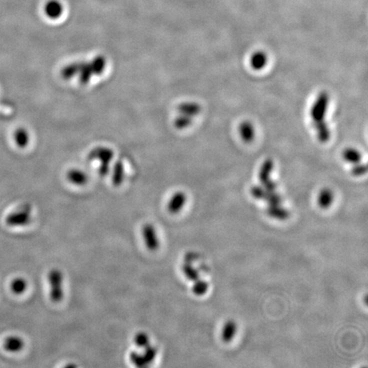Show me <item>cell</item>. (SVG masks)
I'll return each instance as SVG.
<instances>
[{"label":"cell","instance_id":"6da1fadb","mask_svg":"<svg viewBox=\"0 0 368 368\" xmlns=\"http://www.w3.org/2000/svg\"><path fill=\"white\" fill-rule=\"evenodd\" d=\"M50 292V296L53 302H60L64 299V274L58 268L50 271L48 274Z\"/></svg>","mask_w":368,"mask_h":368},{"label":"cell","instance_id":"7a4b0ae2","mask_svg":"<svg viewBox=\"0 0 368 368\" xmlns=\"http://www.w3.org/2000/svg\"><path fill=\"white\" fill-rule=\"evenodd\" d=\"M329 102V96L326 92H322L317 98L316 101L311 108L310 115L313 124L323 122Z\"/></svg>","mask_w":368,"mask_h":368},{"label":"cell","instance_id":"3957f363","mask_svg":"<svg viewBox=\"0 0 368 368\" xmlns=\"http://www.w3.org/2000/svg\"><path fill=\"white\" fill-rule=\"evenodd\" d=\"M273 161L271 160H267L262 164L258 174L259 180L261 182L265 190L271 191V192H274L277 188L276 182L272 181L270 178L271 172L273 170Z\"/></svg>","mask_w":368,"mask_h":368},{"label":"cell","instance_id":"277c9868","mask_svg":"<svg viewBox=\"0 0 368 368\" xmlns=\"http://www.w3.org/2000/svg\"><path fill=\"white\" fill-rule=\"evenodd\" d=\"M250 193L256 200H264L268 204H280L282 197L274 192L268 191L264 188L253 186L250 188Z\"/></svg>","mask_w":368,"mask_h":368},{"label":"cell","instance_id":"5b68a950","mask_svg":"<svg viewBox=\"0 0 368 368\" xmlns=\"http://www.w3.org/2000/svg\"><path fill=\"white\" fill-rule=\"evenodd\" d=\"M142 233L146 248L152 252L158 250L160 248V240L154 227L151 224H146L142 227Z\"/></svg>","mask_w":368,"mask_h":368},{"label":"cell","instance_id":"8992f818","mask_svg":"<svg viewBox=\"0 0 368 368\" xmlns=\"http://www.w3.org/2000/svg\"><path fill=\"white\" fill-rule=\"evenodd\" d=\"M31 222V214L30 210L28 209L18 210L16 212H12L6 216V224L10 227H20L28 224Z\"/></svg>","mask_w":368,"mask_h":368},{"label":"cell","instance_id":"52a82bcc","mask_svg":"<svg viewBox=\"0 0 368 368\" xmlns=\"http://www.w3.org/2000/svg\"><path fill=\"white\" fill-rule=\"evenodd\" d=\"M187 202V196L182 192H178L173 194L172 197L167 204V210L172 214H178L184 208Z\"/></svg>","mask_w":368,"mask_h":368},{"label":"cell","instance_id":"ba28073f","mask_svg":"<svg viewBox=\"0 0 368 368\" xmlns=\"http://www.w3.org/2000/svg\"><path fill=\"white\" fill-rule=\"evenodd\" d=\"M44 10L48 18L58 19L64 13V6L58 0H50L46 2Z\"/></svg>","mask_w":368,"mask_h":368},{"label":"cell","instance_id":"9c48e42d","mask_svg":"<svg viewBox=\"0 0 368 368\" xmlns=\"http://www.w3.org/2000/svg\"><path fill=\"white\" fill-rule=\"evenodd\" d=\"M24 341L20 336H10L4 341V348L9 352H19L24 347Z\"/></svg>","mask_w":368,"mask_h":368},{"label":"cell","instance_id":"30bf717a","mask_svg":"<svg viewBox=\"0 0 368 368\" xmlns=\"http://www.w3.org/2000/svg\"><path fill=\"white\" fill-rule=\"evenodd\" d=\"M266 212L270 218L282 221L286 220L290 216L289 210L280 206V204H270L266 210Z\"/></svg>","mask_w":368,"mask_h":368},{"label":"cell","instance_id":"8fae6325","mask_svg":"<svg viewBox=\"0 0 368 368\" xmlns=\"http://www.w3.org/2000/svg\"><path fill=\"white\" fill-rule=\"evenodd\" d=\"M332 202H334V194L331 190L324 188L320 192L317 198V203L320 208L328 209L331 206Z\"/></svg>","mask_w":368,"mask_h":368},{"label":"cell","instance_id":"7c38bea8","mask_svg":"<svg viewBox=\"0 0 368 368\" xmlns=\"http://www.w3.org/2000/svg\"><path fill=\"white\" fill-rule=\"evenodd\" d=\"M237 331V326L233 320L228 322L222 331V340L225 342H230L233 340Z\"/></svg>","mask_w":368,"mask_h":368},{"label":"cell","instance_id":"4fadbf2b","mask_svg":"<svg viewBox=\"0 0 368 368\" xmlns=\"http://www.w3.org/2000/svg\"><path fill=\"white\" fill-rule=\"evenodd\" d=\"M250 66L254 70H261L267 64V56L262 52H256L250 58Z\"/></svg>","mask_w":368,"mask_h":368},{"label":"cell","instance_id":"5bb4252c","mask_svg":"<svg viewBox=\"0 0 368 368\" xmlns=\"http://www.w3.org/2000/svg\"><path fill=\"white\" fill-rule=\"evenodd\" d=\"M66 178L68 181L74 185H84L87 182L88 178L86 174L80 170H71L68 173Z\"/></svg>","mask_w":368,"mask_h":368},{"label":"cell","instance_id":"9a60e30c","mask_svg":"<svg viewBox=\"0 0 368 368\" xmlns=\"http://www.w3.org/2000/svg\"><path fill=\"white\" fill-rule=\"evenodd\" d=\"M240 134L242 138L246 142L252 141L254 138V128L252 124L248 121H244L240 126Z\"/></svg>","mask_w":368,"mask_h":368},{"label":"cell","instance_id":"2e32d148","mask_svg":"<svg viewBox=\"0 0 368 368\" xmlns=\"http://www.w3.org/2000/svg\"><path fill=\"white\" fill-rule=\"evenodd\" d=\"M14 140L18 147L25 148L29 142L28 132L24 128H18L14 133Z\"/></svg>","mask_w":368,"mask_h":368},{"label":"cell","instance_id":"e0dca14e","mask_svg":"<svg viewBox=\"0 0 368 368\" xmlns=\"http://www.w3.org/2000/svg\"><path fill=\"white\" fill-rule=\"evenodd\" d=\"M314 126L316 128L317 132V136L319 140L322 142H326L329 140L330 138V130L328 128V124L325 121L320 122V123H314Z\"/></svg>","mask_w":368,"mask_h":368},{"label":"cell","instance_id":"ac0fdd59","mask_svg":"<svg viewBox=\"0 0 368 368\" xmlns=\"http://www.w3.org/2000/svg\"><path fill=\"white\" fill-rule=\"evenodd\" d=\"M179 111L182 114L186 115L188 117H192L194 115L198 114L200 112V106L198 104L194 102H190V104H182L179 106Z\"/></svg>","mask_w":368,"mask_h":368},{"label":"cell","instance_id":"d6986e66","mask_svg":"<svg viewBox=\"0 0 368 368\" xmlns=\"http://www.w3.org/2000/svg\"><path fill=\"white\" fill-rule=\"evenodd\" d=\"M28 288V282L23 278H16L10 283V289L12 292L16 295L22 294Z\"/></svg>","mask_w":368,"mask_h":368},{"label":"cell","instance_id":"ffe728a7","mask_svg":"<svg viewBox=\"0 0 368 368\" xmlns=\"http://www.w3.org/2000/svg\"><path fill=\"white\" fill-rule=\"evenodd\" d=\"M342 157L345 160L352 164H357L360 163V161L362 160V156L360 152L354 148H347L342 152Z\"/></svg>","mask_w":368,"mask_h":368},{"label":"cell","instance_id":"44dd1931","mask_svg":"<svg viewBox=\"0 0 368 368\" xmlns=\"http://www.w3.org/2000/svg\"><path fill=\"white\" fill-rule=\"evenodd\" d=\"M182 270L184 276L187 277L188 279L192 282H196L197 280L200 279V274L196 268L191 265L190 262H186L182 266Z\"/></svg>","mask_w":368,"mask_h":368},{"label":"cell","instance_id":"7402d4cb","mask_svg":"<svg viewBox=\"0 0 368 368\" xmlns=\"http://www.w3.org/2000/svg\"><path fill=\"white\" fill-rule=\"evenodd\" d=\"M208 288H209V286L206 282L198 279L194 282V284L192 288V292L196 296H203L206 294Z\"/></svg>","mask_w":368,"mask_h":368},{"label":"cell","instance_id":"603a6c76","mask_svg":"<svg viewBox=\"0 0 368 368\" xmlns=\"http://www.w3.org/2000/svg\"><path fill=\"white\" fill-rule=\"evenodd\" d=\"M130 362L136 366H138V368H145V366H148L147 362H146V360L144 359L142 354H139V353L135 352V351H132L130 353Z\"/></svg>","mask_w":368,"mask_h":368},{"label":"cell","instance_id":"cb8c5ba5","mask_svg":"<svg viewBox=\"0 0 368 368\" xmlns=\"http://www.w3.org/2000/svg\"><path fill=\"white\" fill-rule=\"evenodd\" d=\"M134 342L138 347L145 348L148 345H150V338L148 336L147 334L141 332L136 334L134 336Z\"/></svg>","mask_w":368,"mask_h":368},{"label":"cell","instance_id":"d4e9b609","mask_svg":"<svg viewBox=\"0 0 368 368\" xmlns=\"http://www.w3.org/2000/svg\"><path fill=\"white\" fill-rule=\"evenodd\" d=\"M156 354H157V348L152 345H148L147 347L144 348V359L146 360L148 364L150 365V363L152 362V360L156 359Z\"/></svg>","mask_w":368,"mask_h":368},{"label":"cell","instance_id":"484cf974","mask_svg":"<svg viewBox=\"0 0 368 368\" xmlns=\"http://www.w3.org/2000/svg\"><path fill=\"white\" fill-rule=\"evenodd\" d=\"M190 123H191V117L186 116V115L182 114L181 117H179L176 120V126L179 129L182 128H185V127L188 126Z\"/></svg>","mask_w":368,"mask_h":368},{"label":"cell","instance_id":"4316f807","mask_svg":"<svg viewBox=\"0 0 368 368\" xmlns=\"http://www.w3.org/2000/svg\"><path fill=\"white\" fill-rule=\"evenodd\" d=\"M351 172H352L353 175L362 176L366 172V166L365 164L357 163V164H354V167L352 168Z\"/></svg>","mask_w":368,"mask_h":368}]
</instances>
